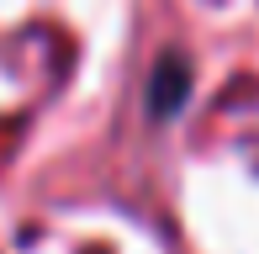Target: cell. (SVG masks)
<instances>
[{"label":"cell","mask_w":259,"mask_h":254,"mask_svg":"<svg viewBox=\"0 0 259 254\" xmlns=\"http://www.w3.org/2000/svg\"><path fill=\"white\" fill-rule=\"evenodd\" d=\"M185 101H191V64L180 53H164L154 64V79H148V111L154 117H175Z\"/></svg>","instance_id":"obj_1"}]
</instances>
